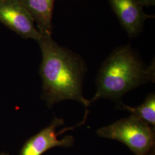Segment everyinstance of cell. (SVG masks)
<instances>
[{"label":"cell","mask_w":155,"mask_h":155,"mask_svg":"<svg viewBox=\"0 0 155 155\" xmlns=\"http://www.w3.org/2000/svg\"><path fill=\"white\" fill-rule=\"evenodd\" d=\"M122 109H126L132 114L137 117L141 120L149 124L151 127H155V95L154 93L149 94L144 102L137 107H132L120 102Z\"/></svg>","instance_id":"8"},{"label":"cell","mask_w":155,"mask_h":155,"mask_svg":"<svg viewBox=\"0 0 155 155\" xmlns=\"http://www.w3.org/2000/svg\"><path fill=\"white\" fill-rule=\"evenodd\" d=\"M97 133L101 137L121 142L135 155H148L155 145V127L132 114L100 128Z\"/></svg>","instance_id":"3"},{"label":"cell","mask_w":155,"mask_h":155,"mask_svg":"<svg viewBox=\"0 0 155 155\" xmlns=\"http://www.w3.org/2000/svg\"><path fill=\"white\" fill-rule=\"evenodd\" d=\"M88 114L89 111L86 110L81 122L72 127L64 128L58 133L56 132V128L63 125L64 120L62 118L55 117L49 126L45 127L39 133L28 139L22 146L19 155H41L54 147L67 148L72 146L74 141L72 136H66L59 140L58 139V136L83 125L86 121Z\"/></svg>","instance_id":"4"},{"label":"cell","mask_w":155,"mask_h":155,"mask_svg":"<svg viewBox=\"0 0 155 155\" xmlns=\"http://www.w3.org/2000/svg\"><path fill=\"white\" fill-rule=\"evenodd\" d=\"M140 4L142 6L155 5V0H138Z\"/></svg>","instance_id":"9"},{"label":"cell","mask_w":155,"mask_h":155,"mask_svg":"<svg viewBox=\"0 0 155 155\" xmlns=\"http://www.w3.org/2000/svg\"><path fill=\"white\" fill-rule=\"evenodd\" d=\"M39 43L42 61V99L51 107L64 100L76 101L86 107L90 102L82 94L86 66L81 56L58 45L51 36H43Z\"/></svg>","instance_id":"1"},{"label":"cell","mask_w":155,"mask_h":155,"mask_svg":"<svg viewBox=\"0 0 155 155\" xmlns=\"http://www.w3.org/2000/svg\"><path fill=\"white\" fill-rule=\"evenodd\" d=\"M122 27L129 37L139 35L145 21L150 18L143 10L138 0H109Z\"/></svg>","instance_id":"6"},{"label":"cell","mask_w":155,"mask_h":155,"mask_svg":"<svg viewBox=\"0 0 155 155\" xmlns=\"http://www.w3.org/2000/svg\"><path fill=\"white\" fill-rule=\"evenodd\" d=\"M0 155H9V154H8V153H5V152H3V153H0Z\"/></svg>","instance_id":"10"},{"label":"cell","mask_w":155,"mask_h":155,"mask_svg":"<svg viewBox=\"0 0 155 155\" xmlns=\"http://www.w3.org/2000/svg\"><path fill=\"white\" fill-rule=\"evenodd\" d=\"M155 81V63L147 66L129 45L114 50L100 68L97 90L90 102L109 98L120 101L129 91Z\"/></svg>","instance_id":"2"},{"label":"cell","mask_w":155,"mask_h":155,"mask_svg":"<svg viewBox=\"0 0 155 155\" xmlns=\"http://www.w3.org/2000/svg\"><path fill=\"white\" fill-rule=\"evenodd\" d=\"M0 22L24 38L39 41L43 37L20 0H0Z\"/></svg>","instance_id":"5"},{"label":"cell","mask_w":155,"mask_h":155,"mask_svg":"<svg viewBox=\"0 0 155 155\" xmlns=\"http://www.w3.org/2000/svg\"><path fill=\"white\" fill-rule=\"evenodd\" d=\"M36 22L42 36H51L52 17L55 0H20Z\"/></svg>","instance_id":"7"}]
</instances>
